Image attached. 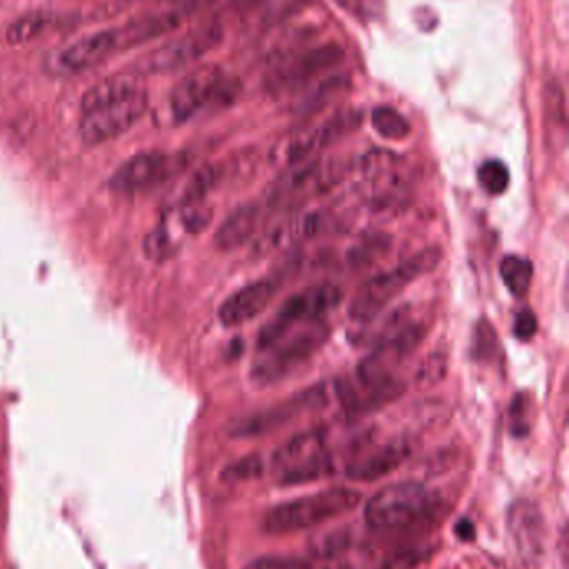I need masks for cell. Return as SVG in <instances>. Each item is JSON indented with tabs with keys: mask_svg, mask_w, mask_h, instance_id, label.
I'll return each mask as SVG.
<instances>
[{
	"mask_svg": "<svg viewBox=\"0 0 569 569\" xmlns=\"http://www.w3.org/2000/svg\"><path fill=\"white\" fill-rule=\"evenodd\" d=\"M334 471L333 456L328 453L319 454L308 463L301 464L298 468L288 469L277 473V483L281 486H299V484L314 483L321 479L328 478Z\"/></svg>",
	"mask_w": 569,
	"mask_h": 569,
	"instance_id": "25",
	"label": "cell"
},
{
	"mask_svg": "<svg viewBox=\"0 0 569 569\" xmlns=\"http://www.w3.org/2000/svg\"><path fill=\"white\" fill-rule=\"evenodd\" d=\"M169 164L171 159L162 152H141L117 167L107 184L111 191L121 194L142 191L161 181L169 172Z\"/></svg>",
	"mask_w": 569,
	"mask_h": 569,
	"instance_id": "16",
	"label": "cell"
},
{
	"mask_svg": "<svg viewBox=\"0 0 569 569\" xmlns=\"http://www.w3.org/2000/svg\"><path fill=\"white\" fill-rule=\"evenodd\" d=\"M454 531H456V536H458L461 541H471V539H474V536H476L474 524L466 518L459 519L456 526H454Z\"/></svg>",
	"mask_w": 569,
	"mask_h": 569,
	"instance_id": "41",
	"label": "cell"
},
{
	"mask_svg": "<svg viewBox=\"0 0 569 569\" xmlns=\"http://www.w3.org/2000/svg\"><path fill=\"white\" fill-rule=\"evenodd\" d=\"M471 354L478 363H491L499 354L498 333L488 319H481L474 328Z\"/></svg>",
	"mask_w": 569,
	"mask_h": 569,
	"instance_id": "30",
	"label": "cell"
},
{
	"mask_svg": "<svg viewBox=\"0 0 569 569\" xmlns=\"http://www.w3.org/2000/svg\"><path fill=\"white\" fill-rule=\"evenodd\" d=\"M264 473V461L259 454H249L237 459L236 463L229 464L222 471V479L226 483H247L259 479Z\"/></svg>",
	"mask_w": 569,
	"mask_h": 569,
	"instance_id": "32",
	"label": "cell"
},
{
	"mask_svg": "<svg viewBox=\"0 0 569 569\" xmlns=\"http://www.w3.org/2000/svg\"><path fill=\"white\" fill-rule=\"evenodd\" d=\"M333 179L334 172L331 167L324 166L319 159H311L296 166L288 176L282 177L281 182L272 191L271 202L279 204L308 194H316L323 187H328Z\"/></svg>",
	"mask_w": 569,
	"mask_h": 569,
	"instance_id": "19",
	"label": "cell"
},
{
	"mask_svg": "<svg viewBox=\"0 0 569 569\" xmlns=\"http://www.w3.org/2000/svg\"><path fill=\"white\" fill-rule=\"evenodd\" d=\"M509 413H511V433L513 436L516 438L526 436L529 433L528 398L524 394L514 396Z\"/></svg>",
	"mask_w": 569,
	"mask_h": 569,
	"instance_id": "37",
	"label": "cell"
},
{
	"mask_svg": "<svg viewBox=\"0 0 569 569\" xmlns=\"http://www.w3.org/2000/svg\"><path fill=\"white\" fill-rule=\"evenodd\" d=\"M406 384L394 378L379 384H361L356 379H339L334 384V393L339 403L351 418L373 413L401 398Z\"/></svg>",
	"mask_w": 569,
	"mask_h": 569,
	"instance_id": "14",
	"label": "cell"
},
{
	"mask_svg": "<svg viewBox=\"0 0 569 569\" xmlns=\"http://www.w3.org/2000/svg\"><path fill=\"white\" fill-rule=\"evenodd\" d=\"M169 249H171V239H169L166 229L159 227L151 234H147L146 241H144V251H146L147 257L161 261L167 256Z\"/></svg>",
	"mask_w": 569,
	"mask_h": 569,
	"instance_id": "38",
	"label": "cell"
},
{
	"mask_svg": "<svg viewBox=\"0 0 569 569\" xmlns=\"http://www.w3.org/2000/svg\"><path fill=\"white\" fill-rule=\"evenodd\" d=\"M326 394L328 393L324 391L323 386H318V388L299 393L293 399H288L286 403L277 404L266 411H259L246 418L237 419L232 423L231 436L234 438L266 436L286 424L293 423V419L304 411L321 408L326 403Z\"/></svg>",
	"mask_w": 569,
	"mask_h": 569,
	"instance_id": "12",
	"label": "cell"
},
{
	"mask_svg": "<svg viewBox=\"0 0 569 569\" xmlns=\"http://www.w3.org/2000/svg\"><path fill=\"white\" fill-rule=\"evenodd\" d=\"M478 181L488 194L499 196L506 192L511 182L508 166L499 159H489L479 166Z\"/></svg>",
	"mask_w": 569,
	"mask_h": 569,
	"instance_id": "31",
	"label": "cell"
},
{
	"mask_svg": "<svg viewBox=\"0 0 569 569\" xmlns=\"http://www.w3.org/2000/svg\"><path fill=\"white\" fill-rule=\"evenodd\" d=\"M261 219L259 204H244L229 214L214 234L216 246L229 252L244 246L254 234Z\"/></svg>",
	"mask_w": 569,
	"mask_h": 569,
	"instance_id": "21",
	"label": "cell"
},
{
	"mask_svg": "<svg viewBox=\"0 0 569 569\" xmlns=\"http://www.w3.org/2000/svg\"><path fill=\"white\" fill-rule=\"evenodd\" d=\"M344 293L336 284H314L289 296L257 336V351H264L294 329L324 323L343 301Z\"/></svg>",
	"mask_w": 569,
	"mask_h": 569,
	"instance_id": "3",
	"label": "cell"
},
{
	"mask_svg": "<svg viewBox=\"0 0 569 569\" xmlns=\"http://www.w3.org/2000/svg\"><path fill=\"white\" fill-rule=\"evenodd\" d=\"M361 122V116L356 112H338L329 117L328 121L306 127L284 142L281 149V159L286 166H299L308 162L326 147L348 136Z\"/></svg>",
	"mask_w": 569,
	"mask_h": 569,
	"instance_id": "11",
	"label": "cell"
},
{
	"mask_svg": "<svg viewBox=\"0 0 569 569\" xmlns=\"http://www.w3.org/2000/svg\"><path fill=\"white\" fill-rule=\"evenodd\" d=\"M448 373V356L443 351H434L424 358L416 371L419 388H431L441 383Z\"/></svg>",
	"mask_w": 569,
	"mask_h": 569,
	"instance_id": "33",
	"label": "cell"
},
{
	"mask_svg": "<svg viewBox=\"0 0 569 569\" xmlns=\"http://www.w3.org/2000/svg\"><path fill=\"white\" fill-rule=\"evenodd\" d=\"M389 241L388 237L379 234V236L368 237L364 239L359 246H354L351 251L348 252V261L353 264L354 267H363L373 264L376 259H378L381 254L388 251Z\"/></svg>",
	"mask_w": 569,
	"mask_h": 569,
	"instance_id": "34",
	"label": "cell"
},
{
	"mask_svg": "<svg viewBox=\"0 0 569 569\" xmlns=\"http://www.w3.org/2000/svg\"><path fill=\"white\" fill-rule=\"evenodd\" d=\"M236 96V82L227 79L226 72L216 64L192 69L172 89L169 109L172 119L186 122L214 102H229Z\"/></svg>",
	"mask_w": 569,
	"mask_h": 569,
	"instance_id": "7",
	"label": "cell"
},
{
	"mask_svg": "<svg viewBox=\"0 0 569 569\" xmlns=\"http://www.w3.org/2000/svg\"><path fill=\"white\" fill-rule=\"evenodd\" d=\"M499 272L503 277L504 286L514 298H524L531 289V281H533V262L521 256L504 257L499 264Z\"/></svg>",
	"mask_w": 569,
	"mask_h": 569,
	"instance_id": "27",
	"label": "cell"
},
{
	"mask_svg": "<svg viewBox=\"0 0 569 569\" xmlns=\"http://www.w3.org/2000/svg\"><path fill=\"white\" fill-rule=\"evenodd\" d=\"M194 9H197V6L172 7L167 11L147 12L142 16L134 17L124 26L116 27L122 51L152 41L157 37L166 36L177 26H181L187 14Z\"/></svg>",
	"mask_w": 569,
	"mask_h": 569,
	"instance_id": "18",
	"label": "cell"
},
{
	"mask_svg": "<svg viewBox=\"0 0 569 569\" xmlns=\"http://www.w3.org/2000/svg\"><path fill=\"white\" fill-rule=\"evenodd\" d=\"M343 61L344 49L334 42L284 57L267 76V91L274 97L301 91Z\"/></svg>",
	"mask_w": 569,
	"mask_h": 569,
	"instance_id": "8",
	"label": "cell"
},
{
	"mask_svg": "<svg viewBox=\"0 0 569 569\" xmlns=\"http://www.w3.org/2000/svg\"><path fill=\"white\" fill-rule=\"evenodd\" d=\"M374 131L388 141H404L411 134V124L408 119L391 106H381L371 114Z\"/></svg>",
	"mask_w": 569,
	"mask_h": 569,
	"instance_id": "28",
	"label": "cell"
},
{
	"mask_svg": "<svg viewBox=\"0 0 569 569\" xmlns=\"http://www.w3.org/2000/svg\"><path fill=\"white\" fill-rule=\"evenodd\" d=\"M359 501L361 493L354 489H324L269 509L262 519V529L272 536H282L318 528L321 524L353 511Z\"/></svg>",
	"mask_w": 569,
	"mask_h": 569,
	"instance_id": "2",
	"label": "cell"
},
{
	"mask_svg": "<svg viewBox=\"0 0 569 569\" xmlns=\"http://www.w3.org/2000/svg\"><path fill=\"white\" fill-rule=\"evenodd\" d=\"M117 51H121L117 29H104L52 51L44 61V69L51 76H76L106 61Z\"/></svg>",
	"mask_w": 569,
	"mask_h": 569,
	"instance_id": "10",
	"label": "cell"
},
{
	"mask_svg": "<svg viewBox=\"0 0 569 569\" xmlns=\"http://www.w3.org/2000/svg\"><path fill=\"white\" fill-rule=\"evenodd\" d=\"M544 122L556 147H563L566 142V99L558 79H551L544 89Z\"/></svg>",
	"mask_w": 569,
	"mask_h": 569,
	"instance_id": "24",
	"label": "cell"
},
{
	"mask_svg": "<svg viewBox=\"0 0 569 569\" xmlns=\"http://www.w3.org/2000/svg\"><path fill=\"white\" fill-rule=\"evenodd\" d=\"M182 224L189 232H201L206 229L212 221V209L206 202H194L182 206Z\"/></svg>",
	"mask_w": 569,
	"mask_h": 569,
	"instance_id": "36",
	"label": "cell"
},
{
	"mask_svg": "<svg viewBox=\"0 0 569 569\" xmlns=\"http://www.w3.org/2000/svg\"><path fill=\"white\" fill-rule=\"evenodd\" d=\"M433 498L421 483L401 481L379 489L366 503L364 519L374 531H399L419 523Z\"/></svg>",
	"mask_w": 569,
	"mask_h": 569,
	"instance_id": "5",
	"label": "cell"
},
{
	"mask_svg": "<svg viewBox=\"0 0 569 569\" xmlns=\"http://www.w3.org/2000/svg\"><path fill=\"white\" fill-rule=\"evenodd\" d=\"M538 331V318L531 309H523L514 318L513 333L519 341L528 343Z\"/></svg>",
	"mask_w": 569,
	"mask_h": 569,
	"instance_id": "39",
	"label": "cell"
},
{
	"mask_svg": "<svg viewBox=\"0 0 569 569\" xmlns=\"http://www.w3.org/2000/svg\"><path fill=\"white\" fill-rule=\"evenodd\" d=\"M398 167L399 157L394 156L393 152L373 149L364 156L361 171L364 179L374 187L376 202L379 204L393 199L394 192L398 191Z\"/></svg>",
	"mask_w": 569,
	"mask_h": 569,
	"instance_id": "20",
	"label": "cell"
},
{
	"mask_svg": "<svg viewBox=\"0 0 569 569\" xmlns=\"http://www.w3.org/2000/svg\"><path fill=\"white\" fill-rule=\"evenodd\" d=\"M224 37V27L217 21H207L201 26L162 46L147 52L136 62L137 74H166L179 71L199 61L207 52L216 49Z\"/></svg>",
	"mask_w": 569,
	"mask_h": 569,
	"instance_id": "6",
	"label": "cell"
},
{
	"mask_svg": "<svg viewBox=\"0 0 569 569\" xmlns=\"http://www.w3.org/2000/svg\"><path fill=\"white\" fill-rule=\"evenodd\" d=\"M144 87L137 81L136 74H117V76L107 77L97 82L89 91L84 94L81 101V112L94 111L99 107L107 106L111 102L121 101L126 97L136 94Z\"/></svg>",
	"mask_w": 569,
	"mask_h": 569,
	"instance_id": "23",
	"label": "cell"
},
{
	"mask_svg": "<svg viewBox=\"0 0 569 569\" xmlns=\"http://www.w3.org/2000/svg\"><path fill=\"white\" fill-rule=\"evenodd\" d=\"M418 553L408 551V553H401L389 559L388 563L384 564L383 569H413L418 563Z\"/></svg>",
	"mask_w": 569,
	"mask_h": 569,
	"instance_id": "40",
	"label": "cell"
},
{
	"mask_svg": "<svg viewBox=\"0 0 569 569\" xmlns=\"http://www.w3.org/2000/svg\"><path fill=\"white\" fill-rule=\"evenodd\" d=\"M244 569H314L313 563L303 556L291 554H267L261 558L252 559Z\"/></svg>",
	"mask_w": 569,
	"mask_h": 569,
	"instance_id": "35",
	"label": "cell"
},
{
	"mask_svg": "<svg viewBox=\"0 0 569 569\" xmlns=\"http://www.w3.org/2000/svg\"><path fill=\"white\" fill-rule=\"evenodd\" d=\"M351 541L348 529H333L311 539L309 553L313 558L336 559L348 551Z\"/></svg>",
	"mask_w": 569,
	"mask_h": 569,
	"instance_id": "29",
	"label": "cell"
},
{
	"mask_svg": "<svg viewBox=\"0 0 569 569\" xmlns=\"http://www.w3.org/2000/svg\"><path fill=\"white\" fill-rule=\"evenodd\" d=\"M506 524L519 558L526 564L538 563L546 539L543 511L538 504L528 499L514 501L506 514Z\"/></svg>",
	"mask_w": 569,
	"mask_h": 569,
	"instance_id": "13",
	"label": "cell"
},
{
	"mask_svg": "<svg viewBox=\"0 0 569 569\" xmlns=\"http://www.w3.org/2000/svg\"><path fill=\"white\" fill-rule=\"evenodd\" d=\"M56 14L47 11H34L19 17L11 22L6 31V39L9 44H24L41 36L47 29L56 24Z\"/></svg>",
	"mask_w": 569,
	"mask_h": 569,
	"instance_id": "26",
	"label": "cell"
},
{
	"mask_svg": "<svg viewBox=\"0 0 569 569\" xmlns=\"http://www.w3.org/2000/svg\"><path fill=\"white\" fill-rule=\"evenodd\" d=\"M411 454L408 439L398 438L353 459L346 466V478L356 483H373L403 466Z\"/></svg>",
	"mask_w": 569,
	"mask_h": 569,
	"instance_id": "17",
	"label": "cell"
},
{
	"mask_svg": "<svg viewBox=\"0 0 569 569\" xmlns=\"http://www.w3.org/2000/svg\"><path fill=\"white\" fill-rule=\"evenodd\" d=\"M277 291H279V281L272 277L247 284L236 293H232L219 306L217 311L219 321L224 328H237L249 323L272 303Z\"/></svg>",
	"mask_w": 569,
	"mask_h": 569,
	"instance_id": "15",
	"label": "cell"
},
{
	"mask_svg": "<svg viewBox=\"0 0 569 569\" xmlns=\"http://www.w3.org/2000/svg\"><path fill=\"white\" fill-rule=\"evenodd\" d=\"M147 106H149V96L146 89H141L126 99L111 102L107 106L82 114L79 122L82 141L86 146H97L121 136L146 114Z\"/></svg>",
	"mask_w": 569,
	"mask_h": 569,
	"instance_id": "9",
	"label": "cell"
},
{
	"mask_svg": "<svg viewBox=\"0 0 569 569\" xmlns=\"http://www.w3.org/2000/svg\"><path fill=\"white\" fill-rule=\"evenodd\" d=\"M324 451H326L324 433L319 429H313V431L296 434L286 443H282L272 454V464L277 469V473H282V471L298 468L301 464L308 463Z\"/></svg>",
	"mask_w": 569,
	"mask_h": 569,
	"instance_id": "22",
	"label": "cell"
},
{
	"mask_svg": "<svg viewBox=\"0 0 569 569\" xmlns=\"http://www.w3.org/2000/svg\"><path fill=\"white\" fill-rule=\"evenodd\" d=\"M441 259L443 251L439 247H426L391 271L379 272L371 277L354 294L353 301L349 304V319L354 324L373 323L411 282L434 271Z\"/></svg>",
	"mask_w": 569,
	"mask_h": 569,
	"instance_id": "1",
	"label": "cell"
},
{
	"mask_svg": "<svg viewBox=\"0 0 569 569\" xmlns=\"http://www.w3.org/2000/svg\"><path fill=\"white\" fill-rule=\"evenodd\" d=\"M329 333L331 329L326 321L309 324L294 329L264 351H257L259 356L252 366V381L259 386H269L288 378L323 348Z\"/></svg>",
	"mask_w": 569,
	"mask_h": 569,
	"instance_id": "4",
	"label": "cell"
}]
</instances>
